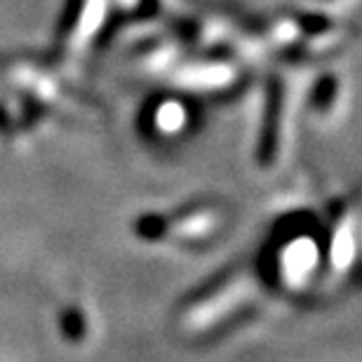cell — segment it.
<instances>
[{
  "mask_svg": "<svg viewBox=\"0 0 362 362\" xmlns=\"http://www.w3.org/2000/svg\"><path fill=\"white\" fill-rule=\"evenodd\" d=\"M81 325L83 320H81V315H78V310H71V313L64 315V329H66L69 337H74V339L81 337Z\"/></svg>",
  "mask_w": 362,
  "mask_h": 362,
  "instance_id": "obj_2",
  "label": "cell"
},
{
  "mask_svg": "<svg viewBox=\"0 0 362 362\" xmlns=\"http://www.w3.org/2000/svg\"><path fill=\"white\" fill-rule=\"evenodd\" d=\"M181 106L177 101H163V104H158L153 111H151V122H153V127L158 132H177V129L184 125V118H181Z\"/></svg>",
  "mask_w": 362,
  "mask_h": 362,
  "instance_id": "obj_1",
  "label": "cell"
}]
</instances>
